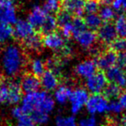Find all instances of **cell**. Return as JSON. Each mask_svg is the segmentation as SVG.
Listing matches in <instances>:
<instances>
[{
	"instance_id": "1",
	"label": "cell",
	"mask_w": 126,
	"mask_h": 126,
	"mask_svg": "<svg viewBox=\"0 0 126 126\" xmlns=\"http://www.w3.org/2000/svg\"><path fill=\"white\" fill-rule=\"evenodd\" d=\"M27 64L23 46L10 44L0 51V75L6 79L17 78Z\"/></svg>"
},
{
	"instance_id": "2",
	"label": "cell",
	"mask_w": 126,
	"mask_h": 126,
	"mask_svg": "<svg viewBox=\"0 0 126 126\" xmlns=\"http://www.w3.org/2000/svg\"><path fill=\"white\" fill-rule=\"evenodd\" d=\"M55 100L47 91H36L25 94L22 100V109L26 113L34 112L49 114L54 109Z\"/></svg>"
},
{
	"instance_id": "3",
	"label": "cell",
	"mask_w": 126,
	"mask_h": 126,
	"mask_svg": "<svg viewBox=\"0 0 126 126\" xmlns=\"http://www.w3.org/2000/svg\"><path fill=\"white\" fill-rule=\"evenodd\" d=\"M109 101L104 95L92 94L88 98L85 106L88 112L92 115L101 114L108 111Z\"/></svg>"
},
{
	"instance_id": "4",
	"label": "cell",
	"mask_w": 126,
	"mask_h": 126,
	"mask_svg": "<svg viewBox=\"0 0 126 126\" xmlns=\"http://www.w3.org/2000/svg\"><path fill=\"white\" fill-rule=\"evenodd\" d=\"M108 79L104 72L99 71L86 79L85 85L87 90L92 94H100L108 85Z\"/></svg>"
},
{
	"instance_id": "5",
	"label": "cell",
	"mask_w": 126,
	"mask_h": 126,
	"mask_svg": "<svg viewBox=\"0 0 126 126\" xmlns=\"http://www.w3.org/2000/svg\"><path fill=\"white\" fill-rule=\"evenodd\" d=\"M87 89L84 88H77L72 90L69 101L71 102V111L73 114H77L81 109L86 105L89 98Z\"/></svg>"
},
{
	"instance_id": "6",
	"label": "cell",
	"mask_w": 126,
	"mask_h": 126,
	"mask_svg": "<svg viewBox=\"0 0 126 126\" xmlns=\"http://www.w3.org/2000/svg\"><path fill=\"white\" fill-rule=\"evenodd\" d=\"M17 21L16 10L11 0H0V23L11 25Z\"/></svg>"
},
{
	"instance_id": "7",
	"label": "cell",
	"mask_w": 126,
	"mask_h": 126,
	"mask_svg": "<svg viewBox=\"0 0 126 126\" xmlns=\"http://www.w3.org/2000/svg\"><path fill=\"white\" fill-rule=\"evenodd\" d=\"M97 38L104 45L109 46L116 38H117V34L116 31L114 24L111 22H104L97 30Z\"/></svg>"
},
{
	"instance_id": "8",
	"label": "cell",
	"mask_w": 126,
	"mask_h": 126,
	"mask_svg": "<svg viewBox=\"0 0 126 126\" xmlns=\"http://www.w3.org/2000/svg\"><path fill=\"white\" fill-rule=\"evenodd\" d=\"M117 60V53L112 49H107L101 52L95 59L98 68L102 70H107L109 68L116 65Z\"/></svg>"
},
{
	"instance_id": "9",
	"label": "cell",
	"mask_w": 126,
	"mask_h": 126,
	"mask_svg": "<svg viewBox=\"0 0 126 126\" xmlns=\"http://www.w3.org/2000/svg\"><path fill=\"white\" fill-rule=\"evenodd\" d=\"M65 38L61 34L52 32L43 37L44 46L55 51H59L66 45Z\"/></svg>"
},
{
	"instance_id": "10",
	"label": "cell",
	"mask_w": 126,
	"mask_h": 126,
	"mask_svg": "<svg viewBox=\"0 0 126 126\" xmlns=\"http://www.w3.org/2000/svg\"><path fill=\"white\" fill-rule=\"evenodd\" d=\"M35 33V28L27 20L19 19L15 24L14 37L19 41H24Z\"/></svg>"
},
{
	"instance_id": "11",
	"label": "cell",
	"mask_w": 126,
	"mask_h": 126,
	"mask_svg": "<svg viewBox=\"0 0 126 126\" xmlns=\"http://www.w3.org/2000/svg\"><path fill=\"white\" fill-rule=\"evenodd\" d=\"M20 85L23 93L25 94H28L38 91L40 88L41 84L39 78L35 77L31 73H26L23 75L20 80Z\"/></svg>"
},
{
	"instance_id": "12",
	"label": "cell",
	"mask_w": 126,
	"mask_h": 126,
	"mask_svg": "<svg viewBox=\"0 0 126 126\" xmlns=\"http://www.w3.org/2000/svg\"><path fill=\"white\" fill-rule=\"evenodd\" d=\"M48 13L44 10V7L39 6H33L27 16V21L35 29H40L44 24Z\"/></svg>"
},
{
	"instance_id": "13",
	"label": "cell",
	"mask_w": 126,
	"mask_h": 126,
	"mask_svg": "<svg viewBox=\"0 0 126 126\" xmlns=\"http://www.w3.org/2000/svg\"><path fill=\"white\" fill-rule=\"evenodd\" d=\"M106 78L110 83L117 85L121 88L126 87V74L121 68L114 65L106 70Z\"/></svg>"
},
{
	"instance_id": "14",
	"label": "cell",
	"mask_w": 126,
	"mask_h": 126,
	"mask_svg": "<svg viewBox=\"0 0 126 126\" xmlns=\"http://www.w3.org/2000/svg\"><path fill=\"white\" fill-rule=\"evenodd\" d=\"M97 68L98 67L95 60L87 59V60L79 62L76 66L75 73L79 77L87 79L97 73Z\"/></svg>"
},
{
	"instance_id": "15",
	"label": "cell",
	"mask_w": 126,
	"mask_h": 126,
	"mask_svg": "<svg viewBox=\"0 0 126 126\" xmlns=\"http://www.w3.org/2000/svg\"><path fill=\"white\" fill-rule=\"evenodd\" d=\"M8 82V100L7 103L9 104H17L22 100L23 91L20 85V81L17 78L7 79Z\"/></svg>"
},
{
	"instance_id": "16",
	"label": "cell",
	"mask_w": 126,
	"mask_h": 126,
	"mask_svg": "<svg viewBox=\"0 0 126 126\" xmlns=\"http://www.w3.org/2000/svg\"><path fill=\"white\" fill-rule=\"evenodd\" d=\"M73 38H75L76 42L84 49L92 48L98 39L97 34H96L95 31L88 29L79 33V34L76 35Z\"/></svg>"
},
{
	"instance_id": "17",
	"label": "cell",
	"mask_w": 126,
	"mask_h": 126,
	"mask_svg": "<svg viewBox=\"0 0 126 126\" xmlns=\"http://www.w3.org/2000/svg\"><path fill=\"white\" fill-rule=\"evenodd\" d=\"M85 0H63L61 7L64 11L76 17H81L84 13Z\"/></svg>"
},
{
	"instance_id": "18",
	"label": "cell",
	"mask_w": 126,
	"mask_h": 126,
	"mask_svg": "<svg viewBox=\"0 0 126 126\" xmlns=\"http://www.w3.org/2000/svg\"><path fill=\"white\" fill-rule=\"evenodd\" d=\"M40 78L41 86L44 89L45 91H52L57 89L59 85V78L55 72L51 69H48Z\"/></svg>"
},
{
	"instance_id": "19",
	"label": "cell",
	"mask_w": 126,
	"mask_h": 126,
	"mask_svg": "<svg viewBox=\"0 0 126 126\" xmlns=\"http://www.w3.org/2000/svg\"><path fill=\"white\" fill-rule=\"evenodd\" d=\"M23 48L31 52H39L44 47L43 37L40 33H34L29 38L22 41Z\"/></svg>"
},
{
	"instance_id": "20",
	"label": "cell",
	"mask_w": 126,
	"mask_h": 126,
	"mask_svg": "<svg viewBox=\"0 0 126 126\" xmlns=\"http://www.w3.org/2000/svg\"><path fill=\"white\" fill-rule=\"evenodd\" d=\"M12 116L18 121L19 126H35L31 117L23 110L21 107H15L11 111Z\"/></svg>"
},
{
	"instance_id": "21",
	"label": "cell",
	"mask_w": 126,
	"mask_h": 126,
	"mask_svg": "<svg viewBox=\"0 0 126 126\" xmlns=\"http://www.w3.org/2000/svg\"><path fill=\"white\" fill-rule=\"evenodd\" d=\"M72 89L67 85L58 86L54 93V100L59 104L66 103L70 99Z\"/></svg>"
},
{
	"instance_id": "22",
	"label": "cell",
	"mask_w": 126,
	"mask_h": 126,
	"mask_svg": "<svg viewBox=\"0 0 126 126\" xmlns=\"http://www.w3.org/2000/svg\"><path fill=\"white\" fill-rule=\"evenodd\" d=\"M58 26V22L57 18L55 16L52 15H48L46 18L44 24L39 29V32L41 34H48L50 33L55 32L56 28Z\"/></svg>"
},
{
	"instance_id": "23",
	"label": "cell",
	"mask_w": 126,
	"mask_h": 126,
	"mask_svg": "<svg viewBox=\"0 0 126 126\" xmlns=\"http://www.w3.org/2000/svg\"><path fill=\"white\" fill-rule=\"evenodd\" d=\"M46 63L40 58H35L29 62V69L31 74L39 78L46 71Z\"/></svg>"
},
{
	"instance_id": "24",
	"label": "cell",
	"mask_w": 126,
	"mask_h": 126,
	"mask_svg": "<svg viewBox=\"0 0 126 126\" xmlns=\"http://www.w3.org/2000/svg\"><path fill=\"white\" fill-rule=\"evenodd\" d=\"M85 24L89 30L92 31H97L103 24V21L100 15L96 14H87L84 18Z\"/></svg>"
},
{
	"instance_id": "25",
	"label": "cell",
	"mask_w": 126,
	"mask_h": 126,
	"mask_svg": "<svg viewBox=\"0 0 126 126\" xmlns=\"http://www.w3.org/2000/svg\"><path fill=\"white\" fill-rule=\"evenodd\" d=\"M114 26L117 36L121 38H126V15H120L115 19Z\"/></svg>"
},
{
	"instance_id": "26",
	"label": "cell",
	"mask_w": 126,
	"mask_h": 126,
	"mask_svg": "<svg viewBox=\"0 0 126 126\" xmlns=\"http://www.w3.org/2000/svg\"><path fill=\"white\" fill-rule=\"evenodd\" d=\"M103 93H104V96L107 99L114 100L120 97V95L121 94V88L117 85L110 83L107 85Z\"/></svg>"
},
{
	"instance_id": "27",
	"label": "cell",
	"mask_w": 126,
	"mask_h": 126,
	"mask_svg": "<svg viewBox=\"0 0 126 126\" xmlns=\"http://www.w3.org/2000/svg\"><path fill=\"white\" fill-rule=\"evenodd\" d=\"M99 15L103 22H111L116 17V12L114 9L108 5H104V6L99 10Z\"/></svg>"
},
{
	"instance_id": "28",
	"label": "cell",
	"mask_w": 126,
	"mask_h": 126,
	"mask_svg": "<svg viewBox=\"0 0 126 126\" xmlns=\"http://www.w3.org/2000/svg\"><path fill=\"white\" fill-rule=\"evenodd\" d=\"M14 36V28L6 23H0V42H5Z\"/></svg>"
},
{
	"instance_id": "29",
	"label": "cell",
	"mask_w": 126,
	"mask_h": 126,
	"mask_svg": "<svg viewBox=\"0 0 126 126\" xmlns=\"http://www.w3.org/2000/svg\"><path fill=\"white\" fill-rule=\"evenodd\" d=\"M61 2L59 0H44V8L48 13L58 14L60 11Z\"/></svg>"
},
{
	"instance_id": "30",
	"label": "cell",
	"mask_w": 126,
	"mask_h": 126,
	"mask_svg": "<svg viewBox=\"0 0 126 126\" xmlns=\"http://www.w3.org/2000/svg\"><path fill=\"white\" fill-rule=\"evenodd\" d=\"M72 28H73L72 37H75L76 35L79 34V33L87 30V26L85 24L84 19H83L81 17L73 18V20H72Z\"/></svg>"
},
{
	"instance_id": "31",
	"label": "cell",
	"mask_w": 126,
	"mask_h": 126,
	"mask_svg": "<svg viewBox=\"0 0 126 126\" xmlns=\"http://www.w3.org/2000/svg\"><path fill=\"white\" fill-rule=\"evenodd\" d=\"M109 49H112L117 54L121 52L126 51V38H117L108 46Z\"/></svg>"
},
{
	"instance_id": "32",
	"label": "cell",
	"mask_w": 126,
	"mask_h": 126,
	"mask_svg": "<svg viewBox=\"0 0 126 126\" xmlns=\"http://www.w3.org/2000/svg\"><path fill=\"white\" fill-rule=\"evenodd\" d=\"M100 10L99 0H85L84 12L87 14H96Z\"/></svg>"
},
{
	"instance_id": "33",
	"label": "cell",
	"mask_w": 126,
	"mask_h": 126,
	"mask_svg": "<svg viewBox=\"0 0 126 126\" xmlns=\"http://www.w3.org/2000/svg\"><path fill=\"white\" fill-rule=\"evenodd\" d=\"M49 114L44 113V112H34L30 114L31 117L33 121L36 125H44L46 124L49 120Z\"/></svg>"
},
{
	"instance_id": "34",
	"label": "cell",
	"mask_w": 126,
	"mask_h": 126,
	"mask_svg": "<svg viewBox=\"0 0 126 126\" xmlns=\"http://www.w3.org/2000/svg\"><path fill=\"white\" fill-rule=\"evenodd\" d=\"M8 94L9 89L7 79L3 78L1 84H0V102H2V103H7Z\"/></svg>"
},
{
	"instance_id": "35",
	"label": "cell",
	"mask_w": 126,
	"mask_h": 126,
	"mask_svg": "<svg viewBox=\"0 0 126 126\" xmlns=\"http://www.w3.org/2000/svg\"><path fill=\"white\" fill-rule=\"evenodd\" d=\"M56 126H77L74 117H58L55 120Z\"/></svg>"
},
{
	"instance_id": "36",
	"label": "cell",
	"mask_w": 126,
	"mask_h": 126,
	"mask_svg": "<svg viewBox=\"0 0 126 126\" xmlns=\"http://www.w3.org/2000/svg\"><path fill=\"white\" fill-rule=\"evenodd\" d=\"M56 18H57L58 26H60L62 25L65 24V23L72 22V19H73V17H72V15L70 14V13L62 10V11H59V12L57 14Z\"/></svg>"
},
{
	"instance_id": "37",
	"label": "cell",
	"mask_w": 126,
	"mask_h": 126,
	"mask_svg": "<svg viewBox=\"0 0 126 126\" xmlns=\"http://www.w3.org/2000/svg\"><path fill=\"white\" fill-rule=\"evenodd\" d=\"M73 20V19H72ZM60 27L61 34L65 38H69L72 37V33H73V28H72V21L70 22L65 23V24L59 26Z\"/></svg>"
},
{
	"instance_id": "38",
	"label": "cell",
	"mask_w": 126,
	"mask_h": 126,
	"mask_svg": "<svg viewBox=\"0 0 126 126\" xmlns=\"http://www.w3.org/2000/svg\"><path fill=\"white\" fill-rule=\"evenodd\" d=\"M122 110H123V107L121 106L119 101L112 100L111 101H109L108 111L113 112V113H115V114H119L122 112Z\"/></svg>"
},
{
	"instance_id": "39",
	"label": "cell",
	"mask_w": 126,
	"mask_h": 126,
	"mask_svg": "<svg viewBox=\"0 0 126 126\" xmlns=\"http://www.w3.org/2000/svg\"><path fill=\"white\" fill-rule=\"evenodd\" d=\"M97 120L94 116L82 119L79 122V126H97Z\"/></svg>"
},
{
	"instance_id": "40",
	"label": "cell",
	"mask_w": 126,
	"mask_h": 126,
	"mask_svg": "<svg viewBox=\"0 0 126 126\" xmlns=\"http://www.w3.org/2000/svg\"><path fill=\"white\" fill-rule=\"evenodd\" d=\"M112 7L115 11H120L126 10V0H113L112 3Z\"/></svg>"
},
{
	"instance_id": "41",
	"label": "cell",
	"mask_w": 126,
	"mask_h": 126,
	"mask_svg": "<svg viewBox=\"0 0 126 126\" xmlns=\"http://www.w3.org/2000/svg\"><path fill=\"white\" fill-rule=\"evenodd\" d=\"M118 67L123 69L126 65V51L121 52L117 54V64Z\"/></svg>"
},
{
	"instance_id": "42",
	"label": "cell",
	"mask_w": 126,
	"mask_h": 126,
	"mask_svg": "<svg viewBox=\"0 0 126 126\" xmlns=\"http://www.w3.org/2000/svg\"><path fill=\"white\" fill-rule=\"evenodd\" d=\"M118 98H119L118 101L121 103L123 109H126V91L121 93V94L120 95V97Z\"/></svg>"
},
{
	"instance_id": "43",
	"label": "cell",
	"mask_w": 126,
	"mask_h": 126,
	"mask_svg": "<svg viewBox=\"0 0 126 126\" xmlns=\"http://www.w3.org/2000/svg\"><path fill=\"white\" fill-rule=\"evenodd\" d=\"M120 126H126V115H124L121 117L120 121Z\"/></svg>"
},
{
	"instance_id": "44",
	"label": "cell",
	"mask_w": 126,
	"mask_h": 126,
	"mask_svg": "<svg viewBox=\"0 0 126 126\" xmlns=\"http://www.w3.org/2000/svg\"><path fill=\"white\" fill-rule=\"evenodd\" d=\"M3 78H3V77H2V76H1V75H0V84H1V82H2V81L3 80Z\"/></svg>"
},
{
	"instance_id": "45",
	"label": "cell",
	"mask_w": 126,
	"mask_h": 126,
	"mask_svg": "<svg viewBox=\"0 0 126 126\" xmlns=\"http://www.w3.org/2000/svg\"><path fill=\"white\" fill-rule=\"evenodd\" d=\"M7 126H14V125H8ZM18 126H19V125H18Z\"/></svg>"
},
{
	"instance_id": "46",
	"label": "cell",
	"mask_w": 126,
	"mask_h": 126,
	"mask_svg": "<svg viewBox=\"0 0 126 126\" xmlns=\"http://www.w3.org/2000/svg\"><path fill=\"white\" fill-rule=\"evenodd\" d=\"M125 69H126V65H125Z\"/></svg>"
},
{
	"instance_id": "47",
	"label": "cell",
	"mask_w": 126,
	"mask_h": 126,
	"mask_svg": "<svg viewBox=\"0 0 126 126\" xmlns=\"http://www.w3.org/2000/svg\"><path fill=\"white\" fill-rule=\"evenodd\" d=\"M0 43H1V42H0Z\"/></svg>"
}]
</instances>
